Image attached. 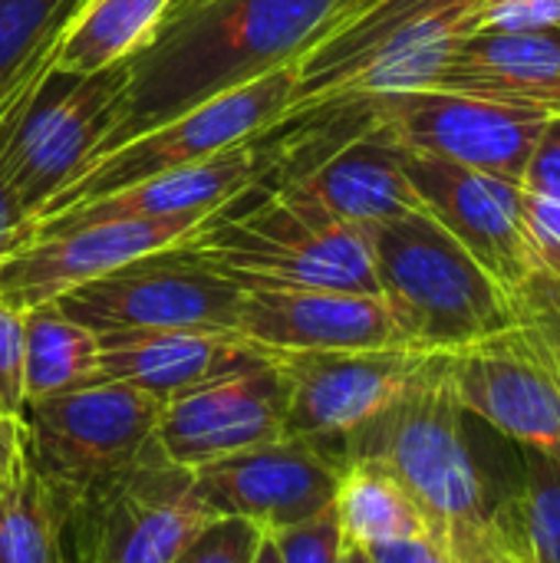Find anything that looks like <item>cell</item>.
Instances as JSON below:
<instances>
[{"mask_svg":"<svg viewBox=\"0 0 560 563\" xmlns=\"http://www.w3.org/2000/svg\"><path fill=\"white\" fill-rule=\"evenodd\" d=\"M442 379L465 416L521 449L560 459V350L551 313L442 353Z\"/></svg>","mask_w":560,"mask_h":563,"instance_id":"cell-10","label":"cell"},{"mask_svg":"<svg viewBox=\"0 0 560 563\" xmlns=\"http://www.w3.org/2000/svg\"><path fill=\"white\" fill-rule=\"evenodd\" d=\"M370 558L376 563H455L446 531H432L403 544H389V548H376L370 551Z\"/></svg>","mask_w":560,"mask_h":563,"instance_id":"cell-36","label":"cell"},{"mask_svg":"<svg viewBox=\"0 0 560 563\" xmlns=\"http://www.w3.org/2000/svg\"><path fill=\"white\" fill-rule=\"evenodd\" d=\"M528 563H560V459L525 449V488L498 505Z\"/></svg>","mask_w":560,"mask_h":563,"instance_id":"cell-28","label":"cell"},{"mask_svg":"<svg viewBox=\"0 0 560 563\" xmlns=\"http://www.w3.org/2000/svg\"><path fill=\"white\" fill-rule=\"evenodd\" d=\"M479 30H495V33L560 30V0H482Z\"/></svg>","mask_w":560,"mask_h":563,"instance_id":"cell-33","label":"cell"},{"mask_svg":"<svg viewBox=\"0 0 560 563\" xmlns=\"http://www.w3.org/2000/svg\"><path fill=\"white\" fill-rule=\"evenodd\" d=\"M479 10L482 0H370L297 56L290 112L429 89L452 49L479 30Z\"/></svg>","mask_w":560,"mask_h":563,"instance_id":"cell-3","label":"cell"},{"mask_svg":"<svg viewBox=\"0 0 560 563\" xmlns=\"http://www.w3.org/2000/svg\"><path fill=\"white\" fill-rule=\"evenodd\" d=\"M172 0H83L53 43L50 69L92 76L125 63L162 26Z\"/></svg>","mask_w":560,"mask_h":563,"instance_id":"cell-23","label":"cell"},{"mask_svg":"<svg viewBox=\"0 0 560 563\" xmlns=\"http://www.w3.org/2000/svg\"><path fill=\"white\" fill-rule=\"evenodd\" d=\"M33 238H36V218L20 205V198L13 195V188L0 172V261L17 254Z\"/></svg>","mask_w":560,"mask_h":563,"instance_id":"cell-35","label":"cell"},{"mask_svg":"<svg viewBox=\"0 0 560 563\" xmlns=\"http://www.w3.org/2000/svg\"><path fill=\"white\" fill-rule=\"evenodd\" d=\"M201 3H208V0H172L165 20H175V16H182L185 10H195V7H201ZM165 20H162V23H165Z\"/></svg>","mask_w":560,"mask_h":563,"instance_id":"cell-40","label":"cell"},{"mask_svg":"<svg viewBox=\"0 0 560 563\" xmlns=\"http://www.w3.org/2000/svg\"><path fill=\"white\" fill-rule=\"evenodd\" d=\"M201 218L172 221H99L59 234H40L0 261V297L17 310L53 303L63 294L145 254L175 247Z\"/></svg>","mask_w":560,"mask_h":563,"instance_id":"cell-18","label":"cell"},{"mask_svg":"<svg viewBox=\"0 0 560 563\" xmlns=\"http://www.w3.org/2000/svg\"><path fill=\"white\" fill-rule=\"evenodd\" d=\"M376 125L406 152L521 181L548 112L455 89H413L373 99Z\"/></svg>","mask_w":560,"mask_h":563,"instance_id":"cell-13","label":"cell"},{"mask_svg":"<svg viewBox=\"0 0 560 563\" xmlns=\"http://www.w3.org/2000/svg\"><path fill=\"white\" fill-rule=\"evenodd\" d=\"M122 82V63L92 76L46 69L0 102V172L33 218L112 132Z\"/></svg>","mask_w":560,"mask_h":563,"instance_id":"cell-8","label":"cell"},{"mask_svg":"<svg viewBox=\"0 0 560 563\" xmlns=\"http://www.w3.org/2000/svg\"><path fill=\"white\" fill-rule=\"evenodd\" d=\"M406 175L422 198V208L505 287V294L528 313H548L545 287L528 247L521 185L452 165L442 158L403 148Z\"/></svg>","mask_w":560,"mask_h":563,"instance_id":"cell-12","label":"cell"},{"mask_svg":"<svg viewBox=\"0 0 560 563\" xmlns=\"http://www.w3.org/2000/svg\"><path fill=\"white\" fill-rule=\"evenodd\" d=\"M264 531L234 515L208 518L172 563H254Z\"/></svg>","mask_w":560,"mask_h":563,"instance_id":"cell-29","label":"cell"},{"mask_svg":"<svg viewBox=\"0 0 560 563\" xmlns=\"http://www.w3.org/2000/svg\"><path fill=\"white\" fill-rule=\"evenodd\" d=\"M83 0H0V102L33 86L53 59L63 23Z\"/></svg>","mask_w":560,"mask_h":563,"instance_id":"cell-27","label":"cell"},{"mask_svg":"<svg viewBox=\"0 0 560 563\" xmlns=\"http://www.w3.org/2000/svg\"><path fill=\"white\" fill-rule=\"evenodd\" d=\"M215 518L188 468L158 442L129 468L96 482L63 511L69 563H172L188 538Z\"/></svg>","mask_w":560,"mask_h":563,"instance_id":"cell-7","label":"cell"},{"mask_svg":"<svg viewBox=\"0 0 560 563\" xmlns=\"http://www.w3.org/2000/svg\"><path fill=\"white\" fill-rule=\"evenodd\" d=\"M340 0H208L165 20L132 53L116 122L96 155L158 122L294 63L333 20ZM92 155V158H96Z\"/></svg>","mask_w":560,"mask_h":563,"instance_id":"cell-1","label":"cell"},{"mask_svg":"<svg viewBox=\"0 0 560 563\" xmlns=\"http://www.w3.org/2000/svg\"><path fill=\"white\" fill-rule=\"evenodd\" d=\"M96 333L119 330H224L238 333L241 284L175 247L129 261L53 300Z\"/></svg>","mask_w":560,"mask_h":563,"instance_id":"cell-11","label":"cell"},{"mask_svg":"<svg viewBox=\"0 0 560 563\" xmlns=\"http://www.w3.org/2000/svg\"><path fill=\"white\" fill-rule=\"evenodd\" d=\"M264 172L257 139L234 145L221 155H211L195 165L168 168L152 178H142L129 188L109 191L69 211H59L36 224L40 234H59L79 224L99 221H172V218H211L257 185Z\"/></svg>","mask_w":560,"mask_h":563,"instance_id":"cell-19","label":"cell"},{"mask_svg":"<svg viewBox=\"0 0 560 563\" xmlns=\"http://www.w3.org/2000/svg\"><path fill=\"white\" fill-rule=\"evenodd\" d=\"M238 333L267 353H340L409 346L389 303L380 294L323 287L241 284Z\"/></svg>","mask_w":560,"mask_h":563,"instance_id":"cell-17","label":"cell"},{"mask_svg":"<svg viewBox=\"0 0 560 563\" xmlns=\"http://www.w3.org/2000/svg\"><path fill=\"white\" fill-rule=\"evenodd\" d=\"M281 435H287V379L277 356L165 399L155 429L165 459L188 472Z\"/></svg>","mask_w":560,"mask_h":563,"instance_id":"cell-16","label":"cell"},{"mask_svg":"<svg viewBox=\"0 0 560 563\" xmlns=\"http://www.w3.org/2000/svg\"><path fill=\"white\" fill-rule=\"evenodd\" d=\"M521 211H525V231L528 247L545 287L548 313L560 307V201L541 198L521 188Z\"/></svg>","mask_w":560,"mask_h":563,"instance_id":"cell-30","label":"cell"},{"mask_svg":"<svg viewBox=\"0 0 560 563\" xmlns=\"http://www.w3.org/2000/svg\"><path fill=\"white\" fill-rule=\"evenodd\" d=\"M287 379V435L340 445L419 379H426L439 353L393 350H340V353H274Z\"/></svg>","mask_w":560,"mask_h":563,"instance_id":"cell-14","label":"cell"},{"mask_svg":"<svg viewBox=\"0 0 560 563\" xmlns=\"http://www.w3.org/2000/svg\"><path fill=\"white\" fill-rule=\"evenodd\" d=\"M340 475L343 462L327 445L297 435L261 442L191 472L195 492L215 518H248L267 534L333 508Z\"/></svg>","mask_w":560,"mask_h":563,"instance_id":"cell-15","label":"cell"},{"mask_svg":"<svg viewBox=\"0 0 560 563\" xmlns=\"http://www.w3.org/2000/svg\"><path fill=\"white\" fill-rule=\"evenodd\" d=\"M162 399L92 383L23 409V455L50 488L59 515L96 482L129 468L155 445Z\"/></svg>","mask_w":560,"mask_h":563,"instance_id":"cell-9","label":"cell"},{"mask_svg":"<svg viewBox=\"0 0 560 563\" xmlns=\"http://www.w3.org/2000/svg\"><path fill=\"white\" fill-rule=\"evenodd\" d=\"M429 89L475 92L560 115V30L469 33Z\"/></svg>","mask_w":560,"mask_h":563,"instance_id":"cell-22","label":"cell"},{"mask_svg":"<svg viewBox=\"0 0 560 563\" xmlns=\"http://www.w3.org/2000/svg\"><path fill=\"white\" fill-rule=\"evenodd\" d=\"M23 310L0 297V416L23 419Z\"/></svg>","mask_w":560,"mask_h":563,"instance_id":"cell-32","label":"cell"},{"mask_svg":"<svg viewBox=\"0 0 560 563\" xmlns=\"http://www.w3.org/2000/svg\"><path fill=\"white\" fill-rule=\"evenodd\" d=\"M554 320V317H551ZM554 333H558V350H560V327H558V320H554Z\"/></svg>","mask_w":560,"mask_h":563,"instance_id":"cell-42","label":"cell"},{"mask_svg":"<svg viewBox=\"0 0 560 563\" xmlns=\"http://www.w3.org/2000/svg\"><path fill=\"white\" fill-rule=\"evenodd\" d=\"M366 3H370V0H340V3H337V13H333V20H330V23H337V20H343V16H350V13H356V10H360V7H366ZM330 23H327V26H330ZM327 26H323V30H327ZM323 30H320V33H323Z\"/></svg>","mask_w":560,"mask_h":563,"instance_id":"cell-38","label":"cell"},{"mask_svg":"<svg viewBox=\"0 0 560 563\" xmlns=\"http://www.w3.org/2000/svg\"><path fill=\"white\" fill-rule=\"evenodd\" d=\"M551 317H554V320H558V327H560V307H558V310H554V313H551Z\"/></svg>","mask_w":560,"mask_h":563,"instance_id":"cell-43","label":"cell"},{"mask_svg":"<svg viewBox=\"0 0 560 563\" xmlns=\"http://www.w3.org/2000/svg\"><path fill=\"white\" fill-rule=\"evenodd\" d=\"M267 534V531H264ZM274 551L281 563H340L343 561V528L333 508H327L317 518H307L300 525L271 531Z\"/></svg>","mask_w":560,"mask_h":563,"instance_id":"cell-31","label":"cell"},{"mask_svg":"<svg viewBox=\"0 0 560 563\" xmlns=\"http://www.w3.org/2000/svg\"><path fill=\"white\" fill-rule=\"evenodd\" d=\"M23 455V419L0 416V488Z\"/></svg>","mask_w":560,"mask_h":563,"instance_id":"cell-37","label":"cell"},{"mask_svg":"<svg viewBox=\"0 0 560 563\" xmlns=\"http://www.w3.org/2000/svg\"><path fill=\"white\" fill-rule=\"evenodd\" d=\"M297 96V59L284 63L244 86L224 89L165 122L155 129L89 158L36 214V224L69 211L76 205H86L92 198H102L109 191L129 188L142 178H152L168 168L195 165L211 155H221L234 145H244L277 122L287 119Z\"/></svg>","mask_w":560,"mask_h":563,"instance_id":"cell-6","label":"cell"},{"mask_svg":"<svg viewBox=\"0 0 560 563\" xmlns=\"http://www.w3.org/2000/svg\"><path fill=\"white\" fill-rule=\"evenodd\" d=\"M380 297L409 346L449 353L502 333L528 313L426 208L366 228Z\"/></svg>","mask_w":560,"mask_h":563,"instance_id":"cell-4","label":"cell"},{"mask_svg":"<svg viewBox=\"0 0 560 563\" xmlns=\"http://www.w3.org/2000/svg\"><path fill=\"white\" fill-rule=\"evenodd\" d=\"M518 185L531 195L560 201V115H551L545 122Z\"/></svg>","mask_w":560,"mask_h":563,"instance_id":"cell-34","label":"cell"},{"mask_svg":"<svg viewBox=\"0 0 560 563\" xmlns=\"http://www.w3.org/2000/svg\"><path fill=\"white\" fill-rule=\"evenodd\" d=\"M333 511L353 548L376 551L439 531L403 482L376 462H343Z\"/></svg>","mask_w":560,"mask_h":563,"instance_id":"cell-24","label":"cell"},{"mask_svg":"<svg viewBox=\"0 0 560 563\" xmlns=\"http://www.w3.org/2000/svg\"><path fill=\"white\" fill-rule=\"evenodd\" d=\"M254 201L238 198L205 218L182 247L234 284L323 287L380 294L370 234L323 211L297 181L251 185Z\"/></svg>","mask_w":560,"mask_h":563,"instance_id":"cell-2","label":"cell"},{"mask_svg":"<svg viewBox=\"0 0 560 563\" xmlns=\"http://www.w3.org/2000/svg\"><path fill=\"white\" fill-rule=\"evenodd\" d=\"M274 353L224 330L99 333V379L172 399L201 383L267 363Z\"/></svg>","mask_w":560,"mask_h":563,"instance_id":"cell-20","label":"cell"},{"mask_svg":"<svg viewBox=\"0 0 560 563\" xmlns=\"http://www.w3.org/2000/svg\"><path fill=\"white\" fill-rule=\"evenodd\" d=\"M254 563H281L277 561V551H274L271 534H264V538H261V548H257V554H254Z\"/></svg>","mask_w":560,"mask_h":563,"instance_id":"cell-39","label":"cell"},{"mask_svg":"<svg viewBox=\"0 0 560 563\" xmlns=\"http://www.w3.org/2000/svg\"><path fill=\"white\" fill-rule=\"evenodd\" d=\"M287 181H297L337 221L363 231L422 211V198L406 175L403 145L393 142L380 125L343 142L323 162Z\"/></svg>","mask_w":560,"mask_h":563,"instance_id":"cell-21","label":"cell"},{"mask_svg":"<svg viewBox=\"0 0 560 563\" xmlns=\"http://www.w3.org/2000/svg\"><path fill=\"white\" fill-rule=\"evenodd\" d=\"M99 383V333L56 303L23 310V396L26 406Z\"/></svg>","mask_w":560,"mask_h":563,"instance_id":"cell-25","label":"cell"},{"mask_svg":"<svg viewBox=\"0 0 560 563\" xmlns=\"http://www.w3.org/2000/svg\"><path fill=\"white\" fill-rule=\"evenodd\" d=\"M330 452L340 462L363 459L393 472L439 531L472 528L492 515L465 439V412L442 379V353L426 379Z\"/></svg>","mask_w":560,"mask_h":563,"instance_id":"cell-5","label":"cell"},{"mask_svg":"<svg viewBox=\"0 0 560 563\" xmlns=\"http://www.w3.org/2000/svg\"><path fill=\"white\" fill-rule=\"evenodd\" d=\"M0 563H69L63 515L26 455L0 488Z\"/></svg>","mask_w":560,"mask_h":563,"instance_id":"cell-26","label":"cell"},{"mask_svg":"<svg viewBox=\"0 0 560 563\" xmlns=\"http://www.w3.org/2000/svg\"><path fill=\"white\" fill-rule=\"evenodd\" d=\"M340 563H376L370 558V551H363V548H353V544H347L343 548V561Z\"/></svg>","mask_w":560,"mask_h":563,"instance_id":"cell-41","label":"cell"}]
</instances>
